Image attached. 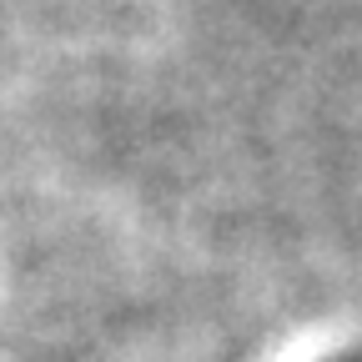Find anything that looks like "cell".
<instances>
[{"label": "cell", "instance_id": "obj_1", "mask_svg": "<svg viewBox=\"0 0 362 362\" xmlns=\"http://www.w3.org/2000/svg\"><path fill=\"white\" fill-rule=\"evenodd\" d=\"M347 362H362V357H347Z\"/></svg>", "mask_w": 362, "mask_h": 362}]
</instances>
